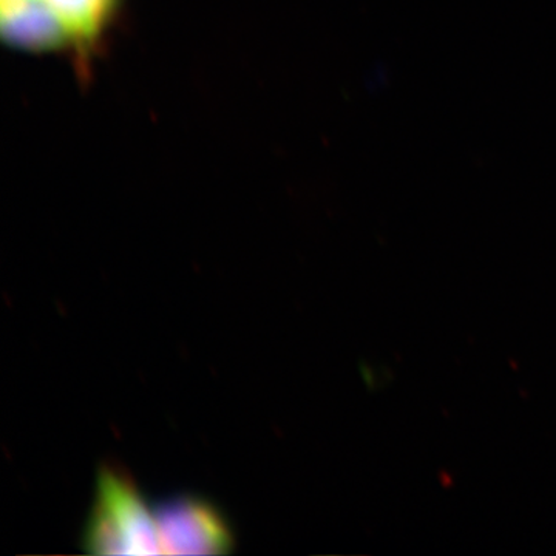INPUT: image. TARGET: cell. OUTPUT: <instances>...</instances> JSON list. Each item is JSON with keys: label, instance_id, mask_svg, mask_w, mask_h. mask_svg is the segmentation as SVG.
Here are the masks:
<instances>
[{"label": "cell", "instance_id": "6da1fadb", "mask_svg": "<svg viewBox=\"0 0 556 556\" xmlns=\"http://www.w3.org/2000/svg\"><path fill=\"white\" fill-rule=\"evenodd\" d=\"M84 544L94 555L163 554L155 510L124 471H100Z\"/></svg>", "mask_w": 556, "mask_h": 556}, {"label": "cell", "instance_id": "7a4b0ae2", "mask_svg": "<svg viewBox=\"0 0 556 556\" xmlns=\"http://www.w3.org/2000/svg\"><path fill=\"white\" fill-rule=\"evenodd\" d=\"M163 554L219 555L232 547V535L217 508L193 496H177L155 508Z\"/></svg>", "mask_w": 556, "mask_h": 556}, {"label": "cell", "instance_id": "3957f363", "mask_svg": "<svg viewBox=\"0 0 556 556\" xmlns=\"http://www.w3.org/2000/svg\"><path fill=\"white\" fill-rule=\"evenodd\" d=\"M2 33L14 46L27 50H51L70 39L60 17L46 0H27L2 11Z\"/></svg>", "mask_w": 556, "mask_h": 556}, {"label": "cell", "instance_id": "277c9868", "mask_svg": "<svg viewBox=\"0 0 556 556\" xmlns=\"http://www.w3.org/2000/svg\"><path fill=\"white\" fill-rule=\"evenodd\" d=\"M60 17L68 38L78 42L97 39L112 14L115 0H46Z\"/></svg>", "mask_w": 556, "mask_h": 556}, {"label": "cell", "instance_id": "5b68a950", "mask_svg": "<svg viewBox=\"0 0 556 556\" xmlns=\"http://www.w3.org/2000/svg\"><path fill=\"white\" fill-rule=\"evenodd\" d=\"M27 2V0H2V7L0 10L7 11L14 9V7H20L22 3Z\"/></svg>", "mask_w": 556, "mask_h": 556}]
</instances>
